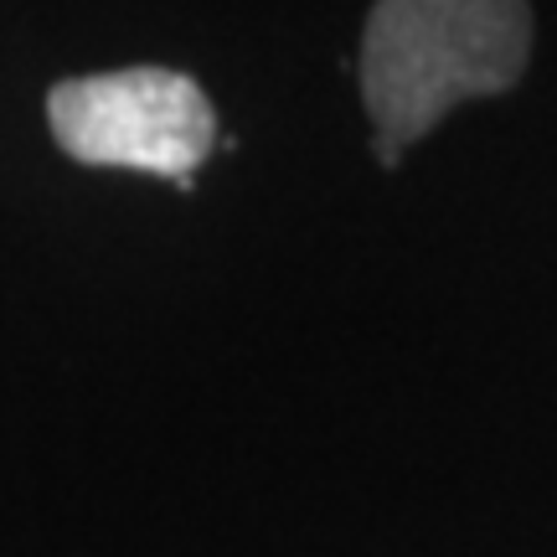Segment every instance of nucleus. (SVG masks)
I'll return each instance as SVG.
<instances>
[{
	"label": "nucleus",
	"instance_id": "obj_2",
	"mask_svg": "<svg viewBox=\"0 0 557 557\" xmlns=\"http://www.w3.org/2000/svg\"><path fill=\"white\" fill-rule=\"evenodd\" d=\"M47 124L83 165H124L191 186L212 150V103L176 67H120L67 78L47 94Z\"/></svg>",
	"mask_w": 557,
	"mask_h": 557
},
{
	"label": "nucleus",
	"instance_id": "obj_1",
	"mask_svg": "<svg viewBox=\"0 0 557 557\" xmlns=\"http://www.w3.org/2000/svg\"><path fill=\"white\" fill-rule=\"evenodd\" d=\"M532 58V11L517 0H382L361 32V99L377 160L398 165L455 103L506 94Z\"/></svg>",
	"mask_w": 557,
	"mask_h": 557
}]
</instances>
